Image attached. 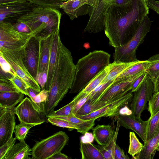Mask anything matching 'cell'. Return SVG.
Wrapping results in <instances>:
<instances>
[{"mask_svg":"<svg viewBox=\"0 0 159 159\" xmlns=\"http://www.w3.org/2000/svg\"><path fill=\"white\" fill-rule=\"evenodd\" d=\"M120 126V122L117 120L116 131L106 145L102 146L99 144L94 145L99 151L104 159H115L114 150Z\"/></svg>","mask_w":159,"mask_h":159,"instance_id":"83f0119b","label":"cell"},{"mask_svg":"<svg viewBox=\"0 0 159 159\" xmlns=\"http://www.w3.org/2000/svg\"><path fill=\"white\" fill-rule=\"evenodd\" d=\"M114 81L100 84L89 93V98L92 102L98 101L102 95L113 84Z\"/></svg>","mask_w":159,"mask_h":159,"instance_id":"836d02e7","label":"cell"},{"mask_svg":"<svg viewBox=\"0 0 159 159\" xmlns=\"http://www.w3.org/2000/svg\"><path fill=\"white\" fill-rule=\"evenodd\" d=\"M132 0H87L89 18L84 32L96 33L104 29V20L108 9L112 5L124 6Z\"/></svg>","mask_w":159,"mask_h":159,"instance_id":"5b68a950","label":"cell"},{"mask_svg":"<svg viewBox=\"0 0 159 159\" xmlns=\"http://www.w3.org/2000/svg\"><path fill=\"white\" fill-rule=\"evenodd\" d=\"M38 7L27 0L0 5V23H8L13 25L22 16Z\"/></svg>","mask_w":159,"mask_h":159,"instance_id":"30bf717a","label":"cell"},{"mask_svg":"<svg viewBox=\"0 0 159 159\" xmlns=\"http://www.w3.org/2000/svg\"><path fill=\"white\" fill-rule=\"evenodd\" d=\"M151 24L152 21L148 15L146 16L131 39L122 46L115 48L113 56L114 61L126 62L138 61L136 51L150 31Z\"/></svg>","mask_w":159,"mask_h":159,"instance_id":"8992f818","label":"cell"},{"mask_svg":"<svg viewBox=\"0 0 159 159\" xmlns=\"http://www.w3.org/2000/svg\"><path fill=\"white\" fill-rule=\"evenodd\" d=\"M129 144L128 152L133 157L140 153L144 145L139 141L134 132H129Z\"/></svg>","mask_w":159,"mask_h":159,"instance_id":"e575fe53","label":"cell"},{"mask_svg":"<svg viewBox=\"0 0 159 159\" xmlns=\"http://www.w3.org/2000/svg\"><path fill=\"white\" fill-rule=\"evenodd\" d=\"M35 36L29 40L25 48L24 63L32 76L36 80L39 72L40 53L41 41Z\"/></svg>","mask_w":159,"mask_h":159,"instance_id":"5bb4252c","label":"cell"},{"mask_svg":"<svg viewBox=\"0 0 159 159\" xmlns=\"http://www.w3.org/2000/svg\"><path fill=\"white\" fill-rule=\"evenodd\" d=\"M51 35L41 41L39 72L42 73L46 72L47 73L51 53Z\"/></svg>","mask_w":159,"mask_h":159,"instance_id":"603a6c76","label":"cell"},{"mask_svg":"<svg viewBox=\"0 0 159 159\" xmlns=\"http://www.w3.org/2000/svg\"><path fill=\"white\" fill-rule=\"evenodd\" d=\"M149 61H155V62L146 70L148 77L153 83L159 74V53L151 57L148 60Z\"/></svg>","mask_w":159,"mask_h":159,"instance_id":"8d00e7d4","label":"cell"},{"mask_svg":"<svg viewBox=\"0 0 159 159\" xmlns=\"http://www.w3.org/2000/svg\"><path fill=\"white\" fill-rule=\"evenodd\" d=\"M35 125L20 122L15 127V137L19 141H24L29 130Z\"/></svg>","mask_w":159,"mask_h":159,"instance_id":"74e56055","label":"cell"},{"mask_svg":"<svg viewBox=\"0 0 159 159\" xmlns=\"http://www.w3.org/2000/svg\"><path fill=\"white\" fill-rule=\"evenodd\" d=\"M61 16L57 9L38 7L17 21L27 24L35 35L34 36L42 40L60 30Z\"/></svg>","mask_w":159,"mask_h":159,"instance_id":"277c9868","label":"cell"},{"mask_svg":"<svg viewBox=\"0 0 159 159\" xmlns=\"http://www.w3.org/2000/svg\"><path fill=\"white\" fill-rule=\"evenodd\" d=\"M110 55L95 50L80 58L75 65V73L70 93L80 92L110 64Z\"/></svg>","mask_w":159,"mask_h":159,"instance_id":"3957f363","label":"cell"},{"mask_svg":"<svg viewBox=\"0 0 159 159\" xmlns=\"http://www.w3.org/2000/svg\"><path fill=\"white\" fill-rule=\"evenodd\" d=\"M27 91L28 96L30 97L31 100H33L40 92L37 91L30 88H27Z\"/></svg>","mask_w":159,"mask_h":159,"instance_id":"11a10c76","label":"cell"},{"mask_svg":"<svg viewBox=\"0 0 159 159\" xmlns=\"http://www.w3.org/2000/svg\"><path fill=\"white\" fill-rule=\"evenodd\" d=\"M80 150L82 159H104L98 149L92 143L80 141Z\"/></svg>","mask_w":159,"mask_h":159,"instance_id":"f546056e","label":"cell"},{"mask_svg":"<svg viewBox=\"0 0 159 159\" xmlns=\"http://www.w3.org/2000/svg\"><path fill=\"white\" fill-rule=\"evenodd\" d=\"M50 159H68L69 158L66 154L61 152L55 154L50 158Z\"/></svg>","mask_w":159,"mask_h":159,"instance_id":"9f6ffc18","label":"cell"},{"mask_svg":"<svg viewBox=\"0 0 159 159\" xmlns=\"http://www.w3.org/2000/svg\"><path fill=\"white\" fill-rule=\"evenodd\" d=\"M43 73L39 72L36 77V80L41 88V90L44 89L45 85V83L43 78Z\"/></svg>","mask_w":159,"mask_h":159,"instance_id":"f5cc1de1","label":"cell"},{"mask_svg":"<svg viewBox=\"0 0 159 159\" xmlns=\"http://www.w3.org/2000/svg\"><path fill=\"white\" fill-rule=\"evenodd\" d=\"M69 138L66 133L59 131L37 142L31 148L32 159H48L60 152L67 144Z\"/></svg>","mask_w":159,"mask_h":159,"instance_id":"52a82bcc","label":"cell"},{"mask_svg":"<svg viewBox=\"0 0 159 159\" xmlns=\"http://www.w3.org/2000/svg\"><path fill=\"white\" fill-rule=\"evenodd\" d=\"M147 0H132L125 5L110 7L105 19L104 29L110 46L121 47L131 39L149 13Z\"/></svg>","mask_w":159,"mask_h":159,"instance_id":"6da1fadb","label":"cell"},{"mask_svg":"<svg viewBox=\"0 0 159 159\" xmlns=\"http://www.w3.org/2000/svg\"><path fill=\"white\" fill-rule=\"evenodd\" d=\"M47 120L53 125L67 128L69 131L78 129L76 126L69 122L62 119L51 117L47 118Z\"/></svg>","mask_w":159,"mask_h":159,"instance_id":"b9f144b4","label":"cell"},{"mask_svg":"<svg viewBox=\"0 0 159 159\" xmlns=\"http://www.w3.org/2000/svg\"><path fill=\"white\" fill-rule=\"evenodd\" d=\"M27 45L21 48L15 50H0V53L16 73L25 82L28 88L40 92L41 88L29 72L24 62Z\"/></svg>","mask_w":159,"mask_h":159,"instance_id":"ba28073f","label":"cell"},{"mask_svg":"<svg viewBox=\"0 0 159 159\" xmlns=\"http://www.w3.org/2000/svg\"><path fill=\"white\" fill-rule=\"evenodd\" d=\"M146 139L144 144L155 137L159 133V111L148 119Z\"/></svg>","mask_w":159,"mask_h":159,"instance_id":"1f68e13d","label":"cell"},{"mask_svg":"<svg viewBox=\"0 0 159 159\" xmlns=\"http://www.w3.org/2000/svg\"><path fill=\"white\" fill-rule=\"evenodd\" d=\"M109 70L110 67L109 65L93 79L74 98L80 99L89 94L101 83L107 75Z\"/></svg>","mask_w":159,"mask_h":159,"instance_id":"f1b7e54d","label":"cell"},{"mask_svg":"<svg viewBox=\"0 0 159 159\" xmlns=\"http://www.w3.org/2000/svg\"><path fill=\"white\" fill-rule=\"evenodd\" d=\"M157 151H159V146H158V148Z\"/></svg>","mask_w":159,"mask_h":159,"instance_id":"6125c7cd","label":"cell"},{"mask_svg":"<svg viewBox=\"0 0 159 159\" xmlns=\"http://www.w3.org/2000/svg\"><path fill=\"white\" fill-rule=\"evenodd\" d=\"M24 95L21 92H0V107L13 109L23 99Z\"/></svg>","mask_w":159,"mask_h":159,"instance_id":"cb8c5ba5","label":"cell"},{"mask_svg":"<svg viewBox=\"0 0 159 159\" xmlns=\"http://www.w3.org/2000/svg\"><path fill=\"white\" fill-rule=\"evenodd\" d=\"M15 108L0 107V147L12 137L16 126Z\"/></svg>","mask_w":159,"mask_h":159,"instance_id":"9a60e30c","label":"cell"},{"mask_svg":"<svg viewBox=\"0 0 159 159\" xmlns=\"http://www.w3.org/2000/svg\"><path fill=\"white\" fill-rule=\"evenodd\" d=\"M16 86L20 92L28 95V87L25 82L17 74L13 75L9 79Z\"/></svg>","mask_w":159,"mask_h":159,"instance_id":"7bdbcfd3","label":"cell"},{"mask_svg":"<svg viewBox=\"0 0 159 159\" xmlns=\"http://www.w3.org/2000/svg\"><path fill=\"white\" fill-rule=\"evenodd\" d=\"M52 117L68 121L77 127L78 129L77 131L84 134L92 129L95 125V121L96 120L94 119L88 120L82 119L74 115Z\"/></svg>","mask_w":159,"mask_h":159,"instance_id":"d4e9b609","label":"cell"},{"mask_svg":"<svg viewBox=\"0 0 159 159\" xmlns=\"http://www.w3.org/2000/svg\"><path fill=\"white\" fill-rule=\"evenodd\" d=\"M148 77V74L146 70L132 82L131 85V89L130 92L133 93L136 91Z\"/></svg>","mask_w":159,"mask_h":159,"instance_id":"ee69618b","label":"cell"},{"mask_svg":"<svg viewBox=\"0 0 159 159\" xmlns=\"http://www.w3.org/2000/svg\"><path fill=\"white\" fill-rule=\"evenodd\" d=\"M32 0H27V1L30 2L32 1Z\"/></svg>","mask_w":159,"mask_h":159,"instance_id":"94428289","label":"cell"},{"mask_svg":"<svg viewBox=\"0 0 159 159\" xmlns=\"http://www.w3.org/2000/svg\"><path fill=\"white\" fill-rule=\"evenodd\" d=\"M48 97V91L43 89L33 100H31L34 107L42 116H44V106Z\"/></svg>","mask_w":159,"mask_h":159,"instance_id":"d6a6232c","label":"cell"},{"mask_svg":"<svg viewBox=\"0 0 159 159\" xmlns=\"http://www.w3.org/2000/svg\"><path fill=\"white\" fill-rule=\"evenodd\" d=\"M12 28L14 30L21 33L27 34L33 33L27 24L20 21H17L13 25Z\"/></svg>","mask_w":159,"mask_h":159,"instance_id":"bcb514c9","label":"cell"},{"mask_svg":"<svg viewBox=\"0 0 159 159\" xmlns=\"http://www.w3.org/2000/svg\"><path fill=\"white\" fill-rule=\"evenodd\" d=\"M154 87L152 80L148 77L135 92L130 104V109L137 117H140L142 113L148 109L147 103L154 93Z\"/></svg>","mask_w":159,"mask_h":159,"instance_id":"8fae6325","label":"cell"},{"mask_svg":"<svg viewBox=\"0 0 159 159\" xmlns=\"http://www.w3.org/2000/svg\"><path fill=\"white\" fill-rule=\"evenodd\" d=\"M116 117L120 126L133 130L141 139L143 143L145 142L148 120L144 121L141 117H137L133 113L129 115H118Z\"/></svg>","mask_w":159,"mask_h":159,"instance_id":"2e32d148","label":"cell"},{"mask_svg":"<svg viewBox=\"0 0 159 159\" xmlns=\"http://www.w3.org/2000/svg\"><path fill=\"white\" fill-rule=\"evenodd\" d=\"M61 39L59 30L51 35V49L50 59L47 73L46 82L44 89L48 91L52 82L55 67L58 48Z\"/></svg>","mask_w":159,"mask_h":159,"instance_id":"d6986e66","label":"cell"},{"mask_svg":"<svg viewBox=\"0 0 159 159\" xmlns=\"http://www.w3.org/2000/svg\"><path fill=\"white\" fill-rule=\"evenodd\" d=\"M148 102V109L151 117L159 111V91L153 94Z\"/></svg>","mask_w":159,"mask_h":159,"instance_id":"ab89813d","label":"cell"},{"mask_svg":"<svg viewBox=\"0 0 159 159\" xmlns=\"http://www.w3.org/2000/svg\"><path fill=\"white\" fill-rule=\"evenodd\" d=\"M16 139L12 137L2 146L0 147V159H2L8 151L15 144Z\"/></svg>","mask_w":159,"mask_h":159,"instance_id":"f6af8a7d","label":"cell"},{"mask_svg":"<svg viewBox=\"0 0 159 159\" xmlns=\"http://www.w3.org/2000/svg\"><path fill=\"white\" fill-rule=\"evenodd\" d=\"M133 113L132 111L127 106L122 107L120 110L119 114L122 115H129Z\"/></svg>","mask_w":159,"mask_h":159,"instance_id":"db71d44e","label":"cell"},{"mask_svg":"<svg viewBox=\"0 0 159 159\" xmlns=\"http://www.w3.org/2000/svg\"><path fill=\"white\" fill-rule=\"evenodd\" d=\"M147 3L149 8L152 9L159 14V1L147 0Z\"/></svg>","mask_w":159,"mask_h":159,"instance_id":"f907efd6","label":"cell"},{"mask_svg":"<svg viewBox=\"0 0 159 159\" xmlns=\"http://www.w3.org/2000/svg\"><path fill=\"white\" fill-rule=\"evenodd\" d=\"M31 149L25 141L14 144L2 159H28Z\"/></svg>","mask_w":159,"mask_h":159,"instance_id":"ffe728a7","label":"cell"},{"mask_svg":"<svg viewBox=\"0 0 159 159\" xmlns=\"http://www.w3.org/2000/svg\"><path fill=\"white\" fill-rule=\"evenodd\" d=\"M89 98L90 95L89 94L80 99L73 107L72 111L73 115L75 116L78 111Z\"/></svg>","mask_w":159,"mask_h":159,"instance_id":"c3c4849f","label":"cell"},{"mask_svg":"<svg viewBox=\"0 0 159 159\" xmlns=\"http://www.w3.org/2000/svg\"><path fill=\"white\" fill-rule=\"evenodd\" d=\"M0 92H20L10 80L2 76L0 78Z\"/></svg>","mask_w":159,"mask_h":159,"instance_id":"60d3db41","label":"cell"},{"mask_svg":"<svg viewBox=\"0 0 159 159\" xmlns=\"http://www.w3.org/2000/svg\"><path fill=\"white\" fill-rule=\"evenodd\" d=\"M35 35L33 33H25L14 30L11 24L0 23V50H15L26 45Z\"/></svg>","mask_w":159,"mask_h":159,"instance_id":"9c48e42d","label":"cell"},{"mask_svg":"<svg viewBox=\"0 0 159 159\" xmlns=\"http://www.w3.org/2000/svg\"><path fill=\"white\" fill-rule=\"evenodd\" d=\"M144 71L129 79L115 81L113 84L105 92L99 100L107 101L120 95L125 94L131 90V85L133 81Z\"/></svg>","mask_w":159,"mask_h":159,"instance_id":"e0dca14e","label":"cell"},{"mask_svg":"<svg viewBox=\"0 0 159 159\" xmlns=\"http://www.w3.org/2000/svg\"><path fill=\"white\" fill-rule=\"evenodd\" d=\"M1 68L4 72L9 73L12 75L16 74L12 69L10 65L4 59L2 54L0 53Z\"/></svg>","mask_w":159,"mask_h":159,"instance_id":"7dc6e473","label":"cell"},{"mask_svg":"<svg viewBox=\"0 0 159 159\" xmlns=\"http://www.w3.org/2000/svg\"><path fill=\"white\" fill-rule=\"evenodd\" d=\"M61 0L62 1L64 2L68 0Z\"/></svg>","mask_w":159,"mask_h":159,"instance_id":"91938a15","label":"cell"},{"mask_svg":"<svg viewBox=\"0 0 159 159\" xmlns=\"http://www.w3.org/2000/svg\"><path fill=\"white\" fill-rule=\"evenodd\" d=\"M31 2L39 7L57 9L60 8L64 2L61 0H32Z\"/></svg>","mask_w":159,"mask_h":159,"instance_id":"f35d334b","label":"cell"},{"mask_svg":"<svg viewBox=\"0 0 159 159\" xmlns=\"http://www.w3.org/2000/svg\"><path fill=\"white\" fill-rule=\"evenodd\" d=\"M89 8L87 0H68L63 2L60 7L71 20L89 14Z\"/></svg>","mask_w":159,"mask_h":159,"instance_id":"ac0fdd59","label":"cell"},{"mask_svg":"<svg viewBox=\"0 0 159 159\" xmlns=\"http://www.w3.org/2000/svg\"><path fill=\"white\" fill-rule=\"evenodd\" d=\"M143 145L140 153L135 155L133 159H152L159 146V133Z\"/></svg>","mask_w":159,"mask_h":159,"instance_id":"484cf974","label":"cell"},{"mask_svg":"<svg viewBox=\"0 0 159 159\" xmlns=\"http://www.w3.org/2000/svg\"><path fill=\"white\" fill-rule=\"evenodd\" d=\"M155 61H151L148 60L139 61L129 67L120 75L115 81L129 79L138 74L146 70L153 65Z\"/></svg>","mask_w":159,"mask_h":159,"instance_id":"4316f807","label":"cell"},{"mask_svg":"<svg viewBox=\"0 0 159 159\" xmlns=\"http://www.w3.org/2000/svg\"><path fill=\"white\" fill-rule=\"evenodd\" d=\"M79 99L74 98L69 103L60 109L54 111L47 118L56 116H66L73 115L72 111L73 107Z\"/></svg>","mask_w":159,"mask_h":159,"instance_id":"d590c367","label":"cell"},{"mask_svg":"<svg viewBox=\"0 0 159 159\" xmlns=\"http://www.w3.org/2000/svg\"><path fill=\"white\" fill-rule=\"evenodd\" d=\"M92 129L94 139L98 144L102 146L108 143L115 131L109 125H98Z\"/></svg>","mask_w":159,"mask_h":159,"instance_id":"44dd1931","label":"cell"},{"mask_svg":"<svg viewBox=\"0 0 159 159\" xmlns=\"http://www.w3.org/2000/svg\"><path fill=\"white\" fill-rule=\"evenodd\" d=\"M140 60L131 62H119L113 61L110 63L109 71L105 79L101 84L109 81H114L121 74L130 67L138 63Z\"/></svg>","mask_w":159,"mask_h":159,"instance_id":"7402d4cb","label":"cell"},{"mask_svg":"<svg viewBox=\"0 0 159 159\" xmlns=\"http://www.w3.org/2000/svg\"><path fill=\"white\" fill-rule=\"evenodd\" d=\"M15 112L20 122L35 125L45 121L42 116L34 107L30 99L26 97L15 108Z\"/></svg>","mask_w":159,"mask_h":159,"instance_id":"4fadbf2b","label":"cell"},{"mask_svg":"<svg viewBox=\"0 0 159 159\" xmlns=\"http://www.w3.org/2000/svg\"><path fill=\"white\" fill-rule=\"evenodd\" d=\"M123 95H120L111 100L106 102L98 100L97 102H92L89 99L78 111L75 116L78 117L80 116L89 114L99 109L119 96Z\"/></svg>","mask_w":159,"mask_h":159,"instance_id":"4dcf8cb0","label":"cell"},{"mask_svg":"<svg viewBox=\"0 0 159 159\" xmlns=\"http://www.w3.org/2000/svg\"><path fill=\"white\" fill-rule=\"evenodd\" d=\"M133 96L132 93H128L124 95L119 96L112 102L93 112L78 117L82 119L88 120H96L104 117L116 116L119 114V111L122 107L130 103Z\"/></svg>","mask_w":159,"mask_h":159,"instance_id":"7c38bea8","label":"cell"},{"mask_svg":"<svg viewBox=\"0 0 159 159\" xmlns=\"http://www.w3.org/2000/svg\"><path fill=\"white\" fill-rule=\"evenodd\" d=\"M115 159H129L130 158L125 155L124 150L117 145L116 144L114 150Z\"/></svg>","mask_w":159,"mask_h":159,"instance_id":"681fc988","label":"cell"},{"mask_svg":"<svg viewBox=\"0 0 159 159\" xmlns=\"http://www.w3.org/2000/svg\"><path fill=\"white\" fill-rule=\"evenodd\" d=\"M24 0H0V5Z\"/></svg>","mask_w":159,"mask_h":159,"instance_id":"680465c9","label":"cell"},{"mask_svg":"<svg viewBox=\"0 0 159 159\" xmlns=\"http://www.w3.org/2000/svg\"><path fill=\"white\" fill-rule=\"evenodd\" d=\"M75 73V65L70 51L59 40L55 67L48 97L44 106V115L47 118L70 90Z\"/></svg>","mask_w":159,"mask_h":159,"instance_id":"7a4b0ae2","label":"cell"},{"mask_svg":"<svg viewBox=\"0 0 159 159\" xmlns=\"http://www.w3.org/2000/svg\"><path fill=\"white\" fill-rule=\"evenodd\" d=\"M153 83L154 87V93H155L159 91V74Z\"/></svg>","mask_w":159,"mask_h":159,"instance_id":"6f0895ef","label":"cell"},{"mask_svg":"<svg viewBox=\"0 0 159 159\" xmlns=\"http://www.w3.org/2000/svg\"><path fill=\"white\" fill-rule=\"evenodd\" d=\"M94 139L93 134L91 133L88 132L85 133L84 135L82 136L80 138V141L83 143H92Z\"/></svg>","mask_w":159,"mask_h":159,"instance_id":"816d5d0a","label":"cell"}]
</instances>
